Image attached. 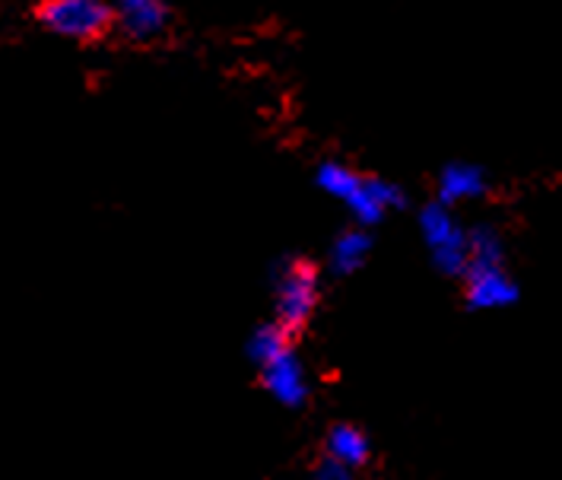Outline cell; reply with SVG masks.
Returning a JSON list of instances; mask_svg holds the SVG:
<instances>
[{
    "label": "cell",
    "mask_w": 562,
    "mask_h": 480,
    "mask_svg": "<svg viewBox=\"0 0 562 480\" xmlns=\"http://www.w3.org/2000/svg\"><path fill=\"white\" fill-rule=\"evenodd\" d=\"M245 354L261 376L265 391L286 411H299L312 398V379L293 344V331L280 322H265L248 334Z\"/></svg>",
    "instance_id": "6da1fadb"
},
{
    "label": "cell",
    "mask_w": 562,
    "mask_h": 480,
    "mask_svg": "<svg viewBox=\"0 0 562 480\" xmlns=\"http://www.w3.org/2000/svg\"><path fill=\"white\" fill-rule=\"evenodd\" d=\"M325 451L327 461L344 465V468H350V471H359V468H366L369 458H372V443H369V436H366L359 426H353V423H334V426L327 429Z\"/></svg>",
    "instance_id": "ba28073f"
},
{
    "label": "cell",
    "mask_w": 562,
    "mask_h": 480,
    "mask_svg": "<svg viewBox=\"0 0 562 480\" xmlns=\"http://www.w3.org/2000/svg\"><path fill=\"white\" fill-rule=\"evenodd\" d=\"M464 297L471 309H503L515 302L518 290L503 268V248L490 230L471 233V255L464 268Z\"/></svg>",
    "instance_id": "7a4b0ae2"
},
{
    "label": "cell",
    "mask_w": 562,
    "mask_h": 480,
    "mask_svg": "<svg viewBox=\"0 0 562 480\" xmlns=\"http://www.w3.org/2000/svg\"><path fill=\"white\" fill-rule=\"evenodd\" d=\"M119 26L127 42H153L169 26V7L162 0H119Z\"/></svg>",
    "instance_id": "52a82bcc"
},
{
    "label": "cell",
    "mask_w": 562,
    "mask_h": 480,
    "mask_svg": "<svg viewBox=\"0 0 562 480\" xmlns=\"http://www.w3.org/2000/svg\"><path fill=\"white\" fill-rule=\"evenodd\" d=\"M315 480H356V471L350 468H344V465H334V461H327L315 471Z\"/></svg>",
    "instance_id": "7c38bea8"
},
{
    "label": "cell",
    "mask_w": 562,
    "mask_h": 480,
    "mask_svg": "<svg viewBox=\"0 0 562 480\" xmlns=\"http://www.w3.org/2000/svg\"><path fill=\"white\" fill-rule=\"evenodd\" d=\"M273 322L283 328H302L322 300V270L312 265L308 258H286L273 270Z\"/></svg>",
    "instance_id": "277c9868"
},
{
    "label": "cell",
    "mask_w": 562,
    "mask_h": 480,
    "mask_svg": "<svg viewBox=\"0 0 562 480\" xmlns=\"http://www.w3.org/2000/svg\"><path fill=\"white\" fill-rule=\"evenodd\" d=\"M32 16L55 35L95 45L119 26V10L105 0H35Z\"/></svg>",
    "instance_id": "3957f363"
},
{
    "label": "cell",
    "mask_w": 562,
    "mask_h": 480,
    "mask_svg": "<svg viewBox=\"0 0 562 480\" xmlns=\"http://www.w3.org/2000/svg\"><path fill=\"white\" fill-rule=\"evenodd\" d=\"M372 255V239L362 226L356 230H344L337 239L330 242V252H327V268L337 277H350L356 270H362V265L369 261Z\"/></svg>",
    "instance_id": "9c48e42d"
},
{
    "label": "cell",
    "mask_w": 562,
    "mask_h": 480,
    "mask_svg": "<svg viewBox=\"0 0 562 480\" xmlns=\"http://www.w3.org/2000/svg\"><path fill=\"white\" fill-rule=\"evenodd\" d=\"M483 191H486V179L471 163H451V166H445L442 176H439V201L445 208L476 198Z\"/></svg>",
    "instance_id": "30bf717a"
},
{
    "label": "cell",
    "mask_w": 562,
    "mask_h": 480,
    "mask_svg": "<svg viewBox=\"0 0 562 480\" xmlns=\"http://www.w3.org/2000/svg\"><path fill=\"white\" fill-rule=\"evenodd\" d=\"M318 188L327 191L330 198H337V201H347V194L356 188V181H359V172L350 169V166H344V163H325L322 169H318Z\"/></svg>",
    "instance_id": "8fae6325"
},
{
    "label": "cell",
    "mask_w": 562,
    "mask_h": 480,
    "mask_svg": "<svg viewBox=\"0 0 562 480\" xmlns=\"http://www.w3.org/2000/svg\"><path fill=\"white\" fill-rule=\"evenodd\" d=\"M419 233L429 248L432 265L442 274H464L468 268V255H471V233H464V226L451 216L445 204H429L419 213Z\"/></svg>",
    "instance_id": "5b68a950"
},
{
    "label": "cell",
    "mask_w": 562,
    "mask_h": 480,
    "mask_svg": "<svg viewBox=\"0 0 562 480\" xmlns=\"http://www.w3.org/2000/svg\"><path fill=\"white\" fill-rule=\"evenodd\" d=\"M344 204L356 216V223L366 230V226H375L379 220H385V213L404 208V194H401V188L375 179V176H359Z\"/></svg>",
    "instance_id": "8992f818"
}]
</instances>
